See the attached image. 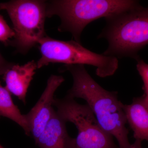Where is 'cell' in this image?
<instances>
[{"label":"cell","instance_id":"cell-5","mask_svg":"<svg viewBox=\"0 0 148 148\" xmlns=\"http://www.w3.org/2000/svg\"><path fill=\"white\" fill-rule=\"evenodd\" d=\"M6 11L15 33L8 45L26 54L46 36L45 22L46 1L14 0L0 3V10Z\"/></svg>","mask_w":148,"mask_h":148},{"label":"cell","instance_id":"cell-10","mask_svg":"<svg viewBox=\"0 0 148 148\" xmlns=\"http://www.w3.org/2000/svg\"><path fill=\"white\" fill-rule=\"evenodd\" d=\"M122 108L135 140L148 142V104L144 95L133 98L130 105L123 103Z\"/></svg>","mask_w":148,"mask_h":148},{"label":"cell","instance_id":"cell-6","mask_svg":"<svg viewBox=\"0 0 148 148\" xmlns=\"http://www.w3.org/2000/svg\"><path fill=\"white\" fill-rule=\"evenodd\" d=\"M53 106L66 123H73L78 130L73 148H119L113 137L105 131L87 104H79L66 95L64 98H54Z\"/></svg>","mask_w":148,"mask_h":148},{"label":"cell","instance_id":"cell-14","mask_svg":"<svg viewBox=\"0 0 148 148\" xmlns=\"http://www.w3.org/2000/svg\"><path fill=\"white\" fill-rule=\"evenodd\" d=\"M14 65L13 63L6 61L0 53V75H4Z\"/></svg>","mask_w":148,"mask_h":148},{"label":"cell","instance_id":"cell-4","mask_svg":"<svg viewBox=\"0 0 148 148\" xmlns=\"http://www.w3.org/2000/svg\"><path fill=\"white\" fill-rule=\"evenodd\" d=\"M38 44L41 57L37 62L38 69L50 63L90 65L96 67L98 76L104 78L113 75L119 68L116 57L94 53L73 40H58L46 36Z\"/></svg>","mask_w":148,"mask_h":148},{"label":"cell","instance_id":"cell-12","mask_svg":"<svg viewBox=\"0 0 148 148\" xmlns=\"http://www.w3.org/2000/svg\"><path fill=\"white\" fill-rule=\"evenodd\" d=\"M137 61V69L144 83L143 89L145 93L143 95L148 104V64L140 58Z\"/></svg>","mask_w":148,"mask_h":148},{"label":"cell","instance_id":"cell-3","mask_svg":"<svg viewBox=\"0 0 148 148\" xmlns=\"http://www.w3.org/2000/svg\"><path fill=\"white\" fill-rule=\"evenodd\" d=\"M105 18L106 26L98 37L108 42L103 54L117 58H140L138 52L148 45V7L140 5Z\"/></svg>","mask_w":148,"mask_h":148},{"label":"cell","instance_id":"cell-16","mask_svg":"<svg viewBox=\"0 0 148 148\" xmlns=\"http://www.w3.org/2000/svg\"><path fill=\"white\" fill-rule=\"evenodd\" d=\"M0 148H4L1 145H0Z\"/></svg>","mask_w":148,"mask_h":148},{"label":"cell","instance_id":"cell-15","mask_svg":"<svg viewBox=\"0 0 148 148\" xmlns=\"http://www.w3.org/2000/svg\"><path fill=\"white\" fill-rule=\"evenodd\" d=\"M142 142L140 140H135V142L131 144L130 148H143L142 146Z\"/></svg>","mask_w":148,"mask_h":148},{"label":"cell","instance_id":"cell-9","mask_svg":"<svg viewBox=\"0 0 148 148\" xmlns=\"http://www.w3.org/2000/svg\"><path fill=\"white\" fill-rule=\"evenodd\" d=\"M37 69V63L32 61L22 66L14 64L4 75L5 88L24 105L27 103V90Z\"/></svg>","mask_w":148,"mask_h":148},{"label":"cell","instance_id":"cell-2","mask_svg":"<svg viewBox=\"0 0 148 148\" xmlns=\"http://www.w3.org/2000/svg\"><path fill=\"white\" fill-rule=\"evenodd\" d=\"M140 5L132 0H53L46 1V16L57 15L60 32H69L80 43L81 36L87 25L96 19L106 18L130 10Z\"/></svg>","mask_w":148,"mask_h":148},{"label":"cell","instance_id":"cell-11","mask_svg":"<svg viewBox=\"0 0 148 148\" xmlns=\"http://www.w3.org/2000/svg\"><path fill=\"white\" fill-rule=\"evenodd\" d=\"M5 117L18 125L25 134L31 136L30 127L25 114L21 113L18 107L14 103L11 93L0 82V118Z\"/></svg>","mask_w":148,"mask_h":148},{"label":"cell","instance_id":"cell-8","mask_svg":"<svg viewBox=\"0 0 148 148\" xmlns=\"http://www.w3.org/2000/svg\"><path fill=\"white\" fill-rule=\"evenodd\" d=\"M66 123L53 109L51 116L35 141L39 148H73L75 138L69 135Z\"/></svg>","mask_w":148,"mask_h":148},{"label":"cell","instance_id":"cell-13","mask_svg":"<svg viewBox=\"0 0 148 148\" xmlns=\"http://www.w3.org/2000/svg\"><path fill=\"white\" fill-rule=\"evenodd\" d=\"M15 35L13 29L8 26L3 17L0 14V42L8 45Z\"/></svg>","mask_w":148,"mask_h":148},{"label":"cell","instance_id":"cell-7","mask_svg":"<svg viewBox=\"0 0 148 148\" xmlns=\"http://www.w3.org/2000/svg\"><path fill=\"white\" fill-rule=\"evenodd\" d=\"M64 80L61 76L51 75L48 79L45 89L38 101L31 110L25 114L31 135L35 142L50 119L53 108L54 93Z\"/></svg>","mask_w":148,"mask_h":148},{"label":"cell","instance_id":"cell-1","mask_svg":"<svg viewBox=\"0 0 148 148\" xmlns=\"http://www.w3.org/2000/svg\"><path fill=\"white\" fill-rule=\"evenodd\" d=\"M61 71H68L73 77V86L66 95L84 99L105 131L116 138L119 148H130L129 130L123 103L118 92L101 87L88 73L83 65H65Z\"/></svg>","mask_w":148,"mask_h":148}]
</instances>
